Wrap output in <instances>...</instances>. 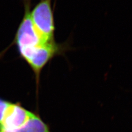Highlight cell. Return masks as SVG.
Masks as SVG:
<instances>
[{
    "mask_svg": "<svg viewBox=\"0 0 132 132\" xmlns=\"http://www.w3.org/2000/svg\"><path fill=\"white\" fill-rule=\"evenodd\" d=\"M24 14L18 28L13 44L20 57L30 67L34 74L37 89L41 73L53 57L67 50V45L48 42L36 31L30 16V0H24Z\"/></svg>",
    "mask_w": 132,
    "mask_h": 132,
    "instance_id": "1",
    "label": "cell"
},
{
    "mask_svg": "<svg viewBox=\"0 0 132 132\" xmlns=\"http://www.w3.org/2000/svg\"><path fill=\"white\" fill-rule=\"evenodd\" d=\"M51 4V0H40L30 11V19L35 30L48 42L55 41V26Z\"/></svg>",
    "mask_w": 132,
    "mask_h": 132,
    "instance_id": "2",
    "label": "cell"
},
{
    "mask_svg": "<svg viewBox=\"0 0 132 132\" xmlns=\"http://www.w3.org/2000/svg\"><path fill=\"white\" fill-rule=\"evenodd\" d=\"M0 132H51L50 127L37 113L26 125L13 130H7L0 127Z\"/></svg>",
    "mask_w": 132,
    "mask_h": 132,
    "instance_id": "3",
    "label": "cell"
}]
</instances>
